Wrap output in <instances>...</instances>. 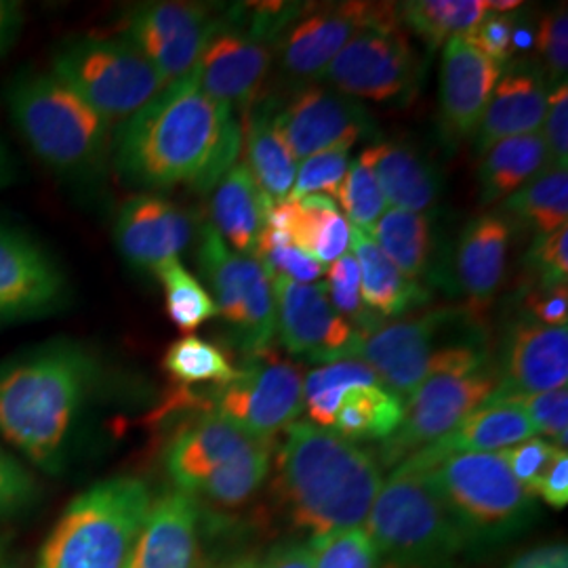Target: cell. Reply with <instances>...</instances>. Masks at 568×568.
Returning a JSON list of instances; mask_svg holds the SVG:
<instances>
[{
    "label": "cell",
    "instance_id": "6da1fadb",
    "mask_svg": "<svg viewBox=\"0 0 568 568\" xmlns=\"http://www.w3.org/2000/svg\"><path fill=\"white\" fill-rule=\"evenodd\" d=\"M241 143L236 110L209 98L190 72L119 122L110 152L119 178L133 187L206 192L236 164Z\"/></svg>",
    "mask_w": 568,
    "mask_h": 568
},
{
    "label": "cell",
    "instance_id": "7a4b0ae2",
    "mask_svg": "<svg viewBox=\"0 0 568 568\" xmlns=\"http://www.w3.org/2000/svg\"><path fill=\"white\" fill-rule=\"evenodd\" d=\"M95 382V356L72 339H53L4 361L0 436L30 464L58 474Z\"/></svg>",
    "mask_w": 568,
    "mask_h": 568
},
{
    "label": "cell",
    "instance_id": "3957f363",
    "mask_svg": "<svg viewBox=\"0 0 568 568\" xmlns=\"http://www.w3.org/2000/svg\"><path fill=\"white\" fill-rule=\"evenodd\" d=\"M276 469V488L293 525L312 539L365 527L384 485L371 450L310 422L284 429Z\"/></svg>",
    "mask_w": 568,
    "mask_h": 568
},
{
    "label": "cell",
    "instance_id": "277c9868",
    "mask_svg": "<svg viewBox=\"0 0 568 568\" xmlns=\"http://www.w3.org/2000/svg\"><path fill=\"white\" fill-rule=\"evenodd\" d=\"M358 356L403 403L434 373L490 365L487 328L471 307H438L379 326Z\"/></svg>",
    "mask_w": 568,
    "mask_h": 568
},
{
    "label": "cell",
    "instance_id": "5b68a950",
    "mask_svg": "<svg viewBox=\"0 0 568 568\" xmlns=\"http://www.w3.org/2000/svg\"><path fill=\"white\" fill-rule=\"evenodd\" d=\"M4 105L21 140L55 173L91 175L112 150V124L53 72L16 77Z\"/></svg>",
    "mask_w": 568,
    "mask_h": 568
},
{
    "label": "cell",
    "instance_id": "8992f818",
    "mask_svg": "<svg viewBox=\"0 0 568 568\" xmlns=\"http://www.w3.org/2000/svg\"><path fill=\"white\" fill-rule=\"evenodd\" d=\"M150 506V488L133 476L82 490L47 537L37 568H126Z\"/></svg>",
    "mask_w": 568,
    "mask_h": 568
},
{
    "label": "cell",
    "instance_id": "52a82bcc",
    "mask_svg": "<svg viewBox=\"0 0 568 568\" xmlns=\"http://www.w3.org/2000/svg\"><path fill=\"white\" fill-rule=\"evenodd\" d=\"M384 568H453L471 548L426 474L396 466L365 523Z\"/></svg>",
    "mask_w": 568,
    "mask_h": 568
},
{
    "label": "cell",
    "instance_id": "ba28073f",
    "mask_svg": "<svg viewBox=\"0 0 568 568\" xmlns=\"http://www.w3.org/2000/svg\"><path fill=\"white\" fill-rule=\"evenodd\" d=\"M403 464L426 474L471 548L506 539L532 518L535 497L516 480L501 453H455L426 466Z\"/></svg>",
    "mask_w": 568,
    "mask_h": 568
},
{
    "label": "cell",
    "instance_id": "9c48e42d",
    "mask_svg": "<svg viewBox=\"0 0 568 568\" xmlns=\"http://www.w3.org/2000/svg\"><path fill=\"white\" fill-rule=\"evenodd\" d=\"M51 72L110 124L126 121L166 87L126 39L91 34L63 42Z\"/></svg>",
    "mask_w": 568,
    "mask_h": 568
},
{
    "label": "cell",
    "instance_id": "30bf717a",
    "mask_svg": "<svg viewBox=\"0 0 568 568\" xmlns=\"http://www.w3.org/2000/svg\"><path fill=\"white\" fill-rule=\"evenodd\" d=\"M199 267L211 286L217 314L251 358H260L276 337V300L272 276L255 257L230 248L211 224L201 227Z\"/></svg>",
    "mask_w": 568,
    "mask_h": 568
},
{
    "label": "cell",
    "instance_id": "8fae6325",
    "mask_svg": "<svg viewBox=\"0 0 568 568\" xmlns=\"http://www.w3.org/2000/svg\"><path fill=\"white\" fill-rule=\"evenodd\" d=\"M499 387L497 373L488 366L450 368L429 375L405 400L403 422L384 440L382 462L398 466L417 450L450 434L467 415L487 405Z\"/></svg>",
    "mask_w": 568,
    "mask_h": 568
},
{
    "label": "cell",
    "instance_id": "7c38bea8",
    "mask_svg": "<svg viewBox=\"0 0 568 568\" xmlns=\"http://www.w3.org/2000/svg\"><path fill=\"white\" fill-rule=\"evenodd\" d=\"M347 98L406 103L417 91L419 60L398 21L361 30L323 74Z\"/></svg>",
    "mask_w": 568,
    "mask_h": 568
},
{
    "label": "cell",
    "instance_id": "4fadbf2b",
    "mask_svg": "<svg viewBox=\"0 0 568 568\" xmlns=\"http://www.w3.org/2000/svg\"><path fill=\"white\" fill-rule=\"evenodd\" d=\"M264 356L253 358L234 382L213 392L211 413L253 438L274 440L304 410V375L293 363Z\"/></svg>",
    "mask_w": 568,
    "mask_h": 568
},
{
    "label": "cell",
    "instance_id": "5bb4252c",
    "mask_svg": "<svg viewBox=\"0 0 568 568\" xmlns=\"http://www.w3.org/2000/svg\"><path fill=\"white\" fill-rule=\"evenodd\" d=\"M276 300V333L293 356L312 363L356 358L365 335L333 307L325 283L300 284L272 276Z\"/></svg>",
    "mask_w": 568,
    "mask_h": 568
},
{
    "label": "cell",
    "instance_id": "9a60e30c",
    "mask_svg": "<svg viewBox=\"0 0 568 568\" xmlns=\"http://www.w3.org/2000/svg\"><path fill=\"white\" fill-rule=\"evenodd\" d=\"M222 23L211 9L194 2H148L131 11L126 20V41L131 42L164 84L192 72L206 42Z\"/></svg>",
    "mask_w": 568,
    "mask_h": 568
},
{
    "label": "cell",
    "instance_id": "2e32d148",
    "mask_svg": "<svg viewBox=\"0 0 568 568\" xmlns=\"http://www.w3.org/2000/svg\"><path fill=\"white\" fill-rule=\"evenodd\" d=\"M68 297L60 262L26 232L0 225V328L51 316Z\"/></svg>",
    "mask_w": 568,
    "mask_h": 568
},
{
    "label": "cell",
    "instance_id": "e0dca14e",
    "mask_svg": "<svg viewBox=\"0 0 568 568\" xmlns=\"http://www.w3.org/2000/svg\"><path fill=\"white\" fill-rule=\"evenodd\" d=\"M398 20L396 4L379 2H342L310 9L288 23L278 41L284 72L297 81L318 79L361 30Z\"/></svg>",
    "mask_w": 568,
    "mask_h": 568
},
{
    "label": "cell",
    "instance_id": "ac0fdd59",
    "mask_svg": "<svg viewBox=\"0 0 568 568\" xmlns=\"http://www.w3.org/2000/svg\"><path fill=\"white\" fill-rule=\"evenodd\" d=\"M276 122L297 161L333 148L352 150L358 140L375 133L363 105L321 87L300 91L276 114Z\"/></svg>",
    "mask_w": 568,
    "mask_h": 568
},
{
    "label": "cell",
    "instance_id": "d6986e66",
    "mask_svg": "<svg viewBox=\"0 0 568 568\" xmlns=\"http://www.w3.org/2000/svg\"><path fill=\"white\" fill-rule=\"evenodd\" d=\"M499 387L490 400H509L567 387L568 328L520 321L504 347Z\"/></svg>",
    "mask_w": 568,
    "mask_h": 568
},
{
    "label": "cell",
    "instance_id": "ffe728a7",
    "mask_svg": "<svg viewBox=\"0 0 568 568\" xmlns=\"http://www.w3.org/2000/svg\"><path fill=\"white\" fill-rule=\"evenodd\" d=\"M262 443L215 413H204L180 429L164 450V469L175 490L199 497L222 469Z\"/></svg>",
    "mask_w": 568,
    "mask_h": 568
},
{
    "label": "cell",
    "instance_id": "44dd1931",
    "mask_svg": "<svg viewBox=\"0 0 568 568\" xmlns=\"http://www.w3.org/2000/svg\"><path fill=\"white\" fill-rule=\"evenodd\" d=\"M270 65L272 49L265 39L251 30H225L220 26L192 74L209 98L236 110L239 103L251 102L257 95Z\"/></svg>",
    "mask_w": 568,
    "mask_h": 568
},
{
    "label": "cell",
    "instance_id": "7402d4cb",
    "mask_svg": "<svg viewBox=\"0 0 568 568\" xmlns=\"http://www.w3.org/2000/svg\"><path fill=\"white\" fill-rule=\"evenodd\" d=\"M114 239L129 264L154 272L169 260H180L192 241V222L169 199L143 192L121 204Z\"/></svg>",
    "mask_w": 568,
    "mask_h": 568
},
{
    "label": "cell",
    "instance_id": "603a6c76",
    "mask_svg": "<svg viewBox=\"0 0 568 568\" xmlns=\"http://www.w3.org/2000/svg\"><path fill=\"white\" fill-rule=\"evenodd\" d=\"M501 79V65L469 41L455 37L445 44L440 70V124L450 142L476 133L480 119Z\"/></svg>",
    "mask_w": 568,
    "mask_h": 568
},
{
    "label": "cell",
    "instance_id": "cb8c5ba5",
    "mask_svg": "<svg viewBox=\"0 0 568 568\" xmlns=\"http://www.w3.org/2000/svg\"><path fill=\"white\" fill-rule=\"evenodd\" d=\"M199 501L180 490L152 499L126 568H199Z\"/></svg>",
    "mask_w": 568,
    "mask_h": 568
},
{
    "label": "cell",
    "instance_id": "d4e9b609",
    "mask_svg": "<svg viewBox=\"0 0 568 568\" xmlns=\"http://www.w3.org/2000/svg\"><path fill=\"white\" fill-rule=\"evenodd\" d=\"M548 87L532 65L518 63L501 77L474 133L478 154L509 138L537 133L546 119Z\"/></svg>",
    "mask_w": 568,
    "mask_h": 568
},
{
    "label": "cell",
    "instance_id": "484cf974",
    "mask_svg": "<svg viewBox=\"0 0 568 568\" xmlns=\"http://www.w3.org/2000/svg\"><path fill=\"white\" fill-rule=\"evenodd\" d=\"M511 224L501 213H485L464 227L457 253L455 274L471 310L490 304L506 278Z\"/></svg>",
    "mask_w": 568,
    "mask_h": 568
},
{
    "label": "cell",
    "instance_id": "4316f807",
    "mask_svg": "<svg viewBox=\"0 0 568 568\" xmlns=\"http://www.w3.org/2000/svg\"><path fill=\"white\" fill-rule=\"evenodd\" d=\"M535 436L527 413L514 403L488 400L434 445L417 450L405 462L426 466L455 453H501Z\"/></svg>",
    "mask_w": 568,
    "mask_h": 568
},
{
    "label": "cell",
    "instance_id": "83f0119b",
    "mask_svg": "<svg viewBox=\"0 0 568 568\" xmlns=\"http://www.w3.org/2000/svg\"><path fill=\"white\" fill-rule=\"evenodd\" d=\"M265 225L283 230L318 264H333L349 251V224L328 196H305L302 201L272 203Z\"/></svg>",
    "mask_w": 568,
    "mask_h": 568
},
{
    "label": "cell",
    "instance_id": "f1b7e54d",
    "mask_svg": "<svg viewBox=\"0 0 568 568\" xmlns=\"http://www.w3.org/2000/svg\"><path fill=\"white\" fill-rule=\"evenodd\" d=\"M272 201L257 185L246 164L236 163L217 182L211 196V222L230 248L255 257Z\"/></svg>",
    "mask_w": 568,
    "mask_h": 568
},
{
    "label": "cell",
    "instance_id": "f546056e",
    "mask_svg": "<svg viewBox=\"0 0 568 568\" xmlns=\"http://www.w3.org/2000/svg\"><path fill=\"white\" fill-rule=\"evenodd\" d=\"M373 166L386 204L410 213H426L440 199V175L405 143L382 142L363 150Z\"/></svg>",
    "mask_w": 568,
    "mask_h": 568
},
{
    "label": "cell",
    "instance_id": "4dcf8cb0",
    "mask_svg": "<svg viewBox=\"0 0 568 568\" xmlns=\"http://www.w3.org/2000/svg\"><path fill=\"white\" fill-rule=\"evenodd\" d=\"M349 251L361 267V293L377 318H394L427 302V291L406 278L375 243L371 232L349 225Z\"/></svg>",
    "mask_w": 568,
    "mask_h": 568
},
{
    "label": "cell",
    "instance_id": "1f68e13d",
    "mask_svg": "<svg viewBox=\"0 0 568 568\" xmlns=\"http://www.w3.org/2000/svg\"><path fill=\"white\" fill-rule=\"evenodd\" d=\"M548 166V148L541 131L495 143L483 154L478 183L483 203L506 201Z\"/></svg>",
    "mask_w": 568,
    "mask_h": 568
},
{
    "label": "cell",
    "instance_id": "d6a6232c",
    "mask_svg": "<svg viewBox=\"0 0 568 568\" xmlns=\"http://www.w3.org/2000/svg\"><path fill=\"white\" fill-rule=\"evenodd\" d=\"M246 169L272 203L288 201L300 161L284 140L276 114L267 108L251 114L246 131Z\"/></svg>",
    "mask_w": 568,
    "mask_h": 568
},
{
    "label": "cell",
    "instance_id": "836d02e7",
    "mask_svg": "<svg viewBox=\"0 0 568 568\" xmlns=\"http://www.w3.org/2000/svg\"><path fill=\"white\" fill-rule=\"evenodd\" d=\"M405 403L382 384L349 387L335 413L333 432L347 440H386L403 422Z\"/></svg>",
    "mask_w": 568,
    "mask_h": 568
},
{
    "label": "cell",
    "instance_id": "e575fe53",
    "mask_svg": "<svg viewBox=\"0 0 568 568\" xmlns=\"http://www.w3.org/2000/svg\"><path fill=\"white\" fill-rule=\"evenodd\" d=\"M432 217L427 213H410L389 206L373 225L371 236L406 278L419 283L432 264Z\"/></svg>",
    "mask_w": 568,
    "mask_h": 568
},
{
    "label": "cell",
    "instance_id": "d590c367",
    "mask_svg": "<svg viewBox=\"0 0 568 568\" xmlns=\"http://www.w3.org/2000/svg\"><path fill=\"white\" fill-rule=\"evenodd\" d=\"M501 215L527 225L537 236H548L568 222V173L546 169L501 204Z\"/></svg>",
    "mask_w": 568,
    "mask_h": 568
},
{
    "label": "cell",
    "instance_id": "8d00e7d4",
    "mask_svg": "<svg viewBox=\"0 0 568 568\" xmlns=\"http://www.w3.org/2000/svg\"><path fill=\"white\" fill-rule=\"evenodd\" d=\"M398 7L400 20L432 49L466 37L490 11L488 0H410Z\"/></svg>",
    "mask_w": 568,
    "mask_h": 568
},
{
    "label": "cell",
    "instance_id": "74e56055",
    "mask_svg": "<svg viewBox=\"0 0 568 568\" xmlns=\"http://www.w3.org/2000/svg\"><path fill=\"white\" fill-rule=\"evenodd\" d=\"M366 384H379V379L358 358L337 361L310 371L304 377V408L310 424L331 429L345 392Z\"/></svg>",
    "mask_w": 568,
    "mask_h": 568
},
{
    "label": "cell",
    "instance_id": "f35d334b",
    "mask_svg": "<svg viewBox=\"0 0 568 568\" xmlns=\"http://www.w3.org/2000/svg\"><path fill=\"white\" fill-rule=\"evenodd\" d=\"M154 274L163 284L166 314L182 333H192L217 316L209 288L182 264V260L164 262Z\"/></svg>",
    "mask_w": 568,
    "mask_h": 568
},
{
    "label": "cell",
    "instance_id": "ab89813d",
    "mask_svg": "<svg viewBox=\"0 0 568 568\" xmlns=\"http://www.w3.org/2000/svg\"><path fill=\"white\" fill-rule=\"evenodd\" d=\"M164 371L183 386L215 384L225 386L234 382L241 368H234L224 352L211 342L185 335L164 352Z\"/></svg>",
    "mask_w": 568,
    "mask_h": 568
},
{
    "label": "cell",
    "instance_id": "60d3db41",
    "mask_svg": "<svg viewBox=\"0 0 568 568\" xmlns=\"http://www.w3.org/2000/svg\"><path fill=\"white\" fill-rule=\"evenodd\" d=\"M326 293L333 307L365 337L379 328V321L363 302L361 293V267L352 251L335 260L326 272Z\"/></svg>",
    "mask_w": 568,
    "mask_h": 568
},
{
    "label": "cell",
    "instance_id": "b9f144b4",
    "mask_svg": "<svg viewBox=\"0 0 568 568\" xmlns=\"http://www.w3.org/2000/svg\"><path fill=\"white\" fill-rule=\"evenodd\" d=\"M255 260L264 264L270 276H284L293 283L314 284L325 274V265L304 253L283 230L270 225H265L260 234Z\"/></svg>",
    "mask_w": 568,
    "mask_h": 568
},
{
    "label": "cell",
    "instance_id": "7bdbcfd3",
    "mask_svg": "<svg viewBox=\"0 0 568 568\" xmlns=\"http://www.w3.org/2000/svg\"><path fill=\"white\" fill-rule=\"evenodd\" d=\"M337 201L344 206L347 224L363 227L366 232L373 230V225L386 213V199L365 154H361L356 163L349 164Z\"/></svg>",
    "mask_w": 568,
    "mask_h": 568
},
{
    "label": "cell",
    "instance_id": "ee69618b",
    "mask_svg": "<svg viewBox=\"0 0 568 568\" xmlns=\"http://www.w3.org/2000/svg\"><path fill=\"white\" fill-rule=\"evenodd\" d=\"M349 164L347 148H333L305 159L297 169V178L288 199L302 201L305 196H337Z\"/></svg>",
    "mask_w": 568,
    "mask_h": 568
},
{
    "label": "cell",
    "instance_id": "f6af8a7d",
    "mask_svg": "<svg viewBox=\"0 0 568 568\" xmlns=\"http://www.w3.org/2000/svg\"><path fill=\"white\" fill-rule=\"evenodd\" d=\"M312 541L316 548V568H382L377 546L365 527Z\"/></svg>",
    "mask_w": 568,
    "mask_h": 568
},
{
    "label": "cell",
    "instance_id": "bcb514c9",
    "mask_svg": "<svg viewBox=\"0 0 568 568\" xmlns=\"http://www.w3.org/2000/svg\"><path fill=\"white\" fill-rule=\"evenodd\" d=\"M506 403L520 406L535 427V434H544L549 443L567 448L568 392L567 387L541 392L532 396L509 398Z\"/></svg>",
    "mask_w": 568,
    "mask_h": 568
},
{
    "label": "cell",
    "instance_id": "7dc6e473",
    "mask_svg": "<svg viewBox=\"0 0 568 568\" xmlns=\"http://www.w3.org/2000/svg\"><path fill=\"white\" fill-rule=\"evenodd\" d=\"M535 49L544 61L546 79L554 84L567 81L568 13L567 7L549 11L535 30Z\"/></svg>",
    "mask_w": 568,
    "mask_h": 568
},
{
    "label": "cell",
    "instance_id": "c3c4849f",
    "mask_svg": "<svg viewBox=\"0 0 568 568\" xmlns=\"http://www.w3.org/2000/svg\"><path fill=\"white\" fill-rule=\"evenodd\" d=\"M528 265L539 278V288H558L568 283V225L537 236L528 253Z\"/></svg>",
    "mask_w": 568,
    "mask_h": 568
},
{
    "label": "cell",
    "instance_id": "681fc988",
    "mask_svg": "<svg viewBox=\"0 0 568 568\" xmlns=\"http://www.w3.org/2000/svg\"><path fill=\"white\" fill-rule=\"evenodd\" d=\"M560 450H567V448H560L549 440L532 436L516 447L501 450V457L506 459L516 480L525 487L528 495L535 497V488L539 485L541 476L548 471V467L554 464Z\"/></svg>",
    "mask_w": 568,
    "mask_h": 568
},
{
    "label": "cell",
    "instance_id": "f907efd6",
    "mask_svg": "<svg viewBox=\"0 0 568 568\" xmlns=\"http://www.w3.org/2000/svg\"><path fill=\"white\" fill-rule=\"evenodd\" d=\"M546 148H548V161L551 169L568 166V87L567 81L558 82L551 87L548 93V108L544 119V133H541Z\"/></svg>",
    "mask_w": 568,
    "mask_h": 568
},
{
    "label": "cell",
    "instance_id": "816d5d0a",
    "mask_svg": "<svg viewBox=\"0 0 568 568\" xmlns=\"http://www.w3.org/2000/svg\"><path fill=\"white\" fill-rule=\"evenodd\" d=\"M39 487L34 476L0 447V514H13L37 501Z\"/></svg>",
    "mask_w": 568,
    "mask_h": 568
},
{
    "label": "cell",
    "instance_id": "f5cc1de1",
    "mask_svg": "<svg viewBox=\"0 0 568 568\" xmlns=\"http://www.w3.org/2000/svg\"><path fill=\"white\" fill-rule=\"evenodd\" d=\"M511 34H514V20L506 13L488 11L485 20L480 21L467 37L487 55L488 60L504 68V63L514 55Z\"/></svg>",
    "mask_w": 568,
    "mask_h": 568
},
{
    "label": "cell",
    "instance_id": "db71d44e",
    "mask_svg": "<svg viewBox=\"0 0 568 568\" xmlns=\"http://www.w3.org/2000/svg\"><path fill=\"white\" fill-rule=\"evenodd\" d=\"M528 318L546 326H567L568 293L567 286L558 288H535L525 300Z\"/></svg>",
    "mask_w": 568,
    "mask_h": 568
},
{
    "label": "cell",
    "instance_id": "11a10c76",
    "mask_svg": "<svg viewBox=\"0 0 568 568\" xmlns=\"http://www.w3.org/2000/svg\"><path fill=\"white\" fill-rule=\"evenodd\" d=\"M535 497H541L551 508H565L568 504V453L560 450L548 471L535 488Z\"/></svg>",
    "mask_w": 568,
    "mask_h": 568
},
{
    "label": "cell",
    "instance_id": "9f6ffc18",
    "mask_svg": "<svg viewBox=\"0 0 568 568\" xmlns=\"http://www.w3.org/2000/svg\"><path fill=\"white\" fill-rule=\"evenodd\" d=\"M255 568H316L314 541L278 546L264 556Z\"/></svg>",
    "mask_w": 568,
    "mask_h": 568
},
{
    "label": "cell",
    "instance_id": "6f0895ef",
    "mask_svg": "<svg viewBox=\"0 0 568 568\" xmlns=\"http://www.w3.org/2000/svg\"><path fill=\"white\" fill-rule=\"evenodd\" d=\"M23 7L16 0H0V58H4L20 39Z\"/></svg>",
    "mask_w": 568,
    "mask_h": 568
},
{
    "label": "cell",
    "instance_id": "680465c9",
    "mask_svg": "<svg viewBox=\"0 0 568 568\" xmlns=\"http://www.w3.org/2000/svg\"><path fill=\"white\" fill-rule=\"evenodd\" d=\"M508 568H568V551L565 544H554L530 549L509 562Z\"/></svg>",
    "mask_w": 568,
    "mask_h": 568
},
{
    "label": "cell",
    "instance_id": "91938a15",
    "mask_svg": "<svg viewBox=\"0 0 568 568\" xmlns=\"http://www.w3.org/2000/svg\"><path fill=\"white\" fill-rule=\"evenodd\" d=\"M16 178V164L7 150V145L0 142V187H7Z\"/></svg>",
    "mask_w": 568,
    "mask_h": 568
},
{
    "label": "cell",
    "instance_id": "94428289",
    "mask_svg": "<svg viewBox=\"0 0 568 568\" xmlns=\"http://www.w3.org/2000/svg\"><path fill=\"white\" fill-rule=\"evenodd\" d=\"M257 565V560L253 558V556H230V558H224V560H220L217 565H213V567L209 568H255Z\"/></svg>",
    "mask_w": 568,
    "mask_h": 568
},
{
    "label": "cell",
    "instance_id": "6125c7cd",
    "mask_svg": "<svg viewBox=\"0 0 568 568\" xmlns=\"http://www.w3.org/2000/svg\"><path fill=\"white\" fill-rule=\"evenodd\" d=\"M0 558H2V546H0Z\"/></svg>",
    "mask_w": 568,
    "mask_h": 568
}]
</instances>
